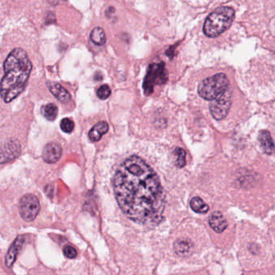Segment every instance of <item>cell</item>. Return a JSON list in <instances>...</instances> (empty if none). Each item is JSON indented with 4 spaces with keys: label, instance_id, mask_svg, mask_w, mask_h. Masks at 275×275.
I'll return each mask as SVG.
<instances>
[{
    "label": "cell",
    "instance_id": "cell-1",
    "mask_svg": "<svg viewBox=\"0 0 275 275\" xmlns=\"http://www.w3.org/2000/svg\"><path fill=\"white\" fill-rule=\"evenodd\" d=\"M117 202L129 219L136 223H159L165 207V195L154 169L138 156L121 163L115 173Z\"/></svg>",
    "mask_w": 275,
    "mask_h": 275
},
{
    "label": "cell",
    "instance_id": "cell-2",
    "mask_svg": "<svg viewBox=\"0 0 275 275\" xmlns=\"http://www.w3.org/2000/svg\"><path fill=\"white\" fill-rule=\"evenodd\" d=\"M33 65L27 53L20 48L12 50L4 61V75L0 83V95L10 103L25 89Z\"/></svg>",
    "mask_w": 275,
    "mask_h": 275
},
{
    "label": "cell",
    "instance_id": "cell-3",
    "mask_svg": "<svg viewBox=\"0 0 275 275\" xmlns=\"http://www.w3.org/2000/svg\"><path fill=\"white\" fill-rule=\"evenodd\" d=\"M235 17L233 7H220L207 17L204 24V33L211 38L217 37L230 28Z\"/></svg>",
    "mask_w": 275,
    "mask_h": 275
},
{
    "label": "cell",
    "instance_id": "cell-4",
    "mask_svg": "<svg viewBox=\"0 0 275 275\" xmlns=\"http://www.w3.org/2000/svg\"><path fill=\"white\" fill-rule=\"evenodd\" d=\"M229 81L223 73L206 78L199 85L198 93L202 99L212 101L229 89Z\"/></svg>",
    "mask_w": 275,
    "mask_h": 275
},
{
    "label": "cell",
    "instance_id": "cell-5",
    "mask_svg": "<svg viewBox=\"0 0 275 275\" xmlns=\"http://www.w3.org/2000/svg\"><path fill=\"white\" fill-rule=\"evenodd\" d=\"M168 80L164 64H152L149 66L143 83V89L147 95L152 94L155 85L163 84Z\"/></svg>",
    "mask_w": 275,
    "mask_h": 275
},
{
    "label": "cell",
    "instance_id": "cell-6",
    "mask_svg": "<svg viewBox=\"0 0 275 275\" xmlns=\"http://www.w3.org/2000/svg\"><path fill=\"white\" fill-rule=\"evenodd\" d=\"M232 90L228 89L222 95L212 100L209 109L211 115L215 120H222L226 117L232 104Z\"/></svg>",
    "mask_w": 275,
    "mask_h": 275
},
{
    "label": "cell",
    "instance_id": "cell-7",
    "mask_svg": "<svg viewBox=\"0 0 275 275\" xmlns=\"http://www.w3.org/2000/svg\"><path fill=\"white\" fill-rule=\"evenodd\" d=\"M40 209L39 200L37 197L33 194L23 195L19 201V214L25 221L31 222L34 220L37 217Z\"/></svg>",
    "mask_w": 275,
    "mask_h": 275
},
{
    "label": "cell",
    "instance_id": "cell-8",
    "mask_svg": "<svg viewBox=\"0 0 275 275\" xmlns=\"http://www.w3.org/2000/svg\"><path fill=\"white\" fill-rule=\"evenodd\" d=\"M20 153V146L18 141H7L0 148V164L9 163L18 157Z\"/></svg>",
    "mask_w": 275,
    "mask_h": 275
},
{
    "label": "cell",
    "instance_id": "cell-9",
    "mask_svg": "<svg viewBox=\"0 0 275 275\" xmlns=\"http://www.w3.org/2000/svg\"><path fill=\"white\" fill-rule=\"evenodd\" d=\"M62 154V149L60 145L55 142L47 144L43 150V159L49 164L58 162Z\"/></svg>",
    "mask_w": 275,
    "mask_h": 275
},
{
    "label": "cell",
    "instance_id": "cell-10",
    "mask_svg": "<svg viewBox=\"0 0 275 275\" xmlns=\"http://www.w3.org/2000/svg\"><path fill=\"white\" fill-rule=\"evenodd\" d=\"M208 223L212 230L217 233H223L228 227L226 220L220 212H215L211 214L208 218Z\"/></svg>",
    "mask_w": 275,
    "mask_h": 275
},
{
    "label": "cell",
    "instance_id": "cell-11",
    "mask_svg": "<svg viewBox=\"0 0 275 275\" xmlns=\"http://www.w3.org/2000/svg\"><path fill=\"white\" fill-rule=\"evenodd\" d=\"M23 242H24V238L23 236H19L15 240L12 246L10 247L9 250L7 252L6 258H5V264L8 268H11L12 265L14 264L15 261L17 259V254L19 253V249H21Z\"/></svg>",
    "mask_w": 275,
    "mask_h": 275
},
{
    "label": "cell",
    "instance_id": "cell-12",
    "mask_svg": "<svg viewBox=\"0 0 275 275\" xmlns=\"http://www.w3.org/2000/svg\"><path fill=\"white\" fill-rule=\"evenodd\" d=\"M258 141L264 153L268 155H271L275 153V143H274L273 139L271 137V133L268 131L262 130L259 132Z\"/></svg>",
    "mask_w": 275,
    "mask_h": 275
},
{
    "label": "cell",
    "instance_id": "cell-13",
    "mask_svg": "<svg viewBox=\"0 0 275 275\" xmlns=\"http://www.w3.org/2000/svg\"><path fill=\"white\" fill-rule=\"evenodd\" d=\"M47 86L49 87V91L59 101L64 104H66L71 99L70 94L61 85L56 83H48Z\"/></svg>",
    "mask_w": 275,
    "mask_h": 275
},
{
    "label": "cell",
    "instance_id": "cell-14",
    "mask_svg": "<svg viewBox=\"0 0 275 275\" xmlns=\"http://www.w3.org/2000/svg\"><path fill=\"white\" fill-rule=\"evenodd\" d=\"M174 250L178 256H190L193 251V243L188 239H179L174 244Z\"/></svg>",
    "mask_w": 275,
    "mask_h": 275
},
{
    "label": "cell",
    "instance_id": "cell-15",
    "mask_svg": "<svg viewBox=\"0 0 275 275\" xmlns=\"http://www.w3.org/2000/svg\"><path fill=\"white\" fill-rule=\"evenodd\" d=\"M109 131V125L105 121H101L96 124L89 132V138L92 142L100 141L103 135L107 133Z\"/></svg>",
    "mask_w": 275,
    "mask_h": 275
},
{
    "label": "cell",
    "instance_id": "cell-16",
    "mask_svg": "<svg viewBox=\"0 0 275 275\" xmlns=\"http://www.w3.org/2000/svg\"><path fill=\"white\" fill-rule=\"evenodd\" d=\"M190 207L196 213H207L209 210V207L206 204V202L201 198L194 197L190 201Z\"/></svg>",
    "mask_w": 275,
    "mask_h": 275
},
{
    "label": "cell",
    "instance_id": "cell-17",
    "mask_svg": "<svg viewBox=\"0 0 275 275\" xmlns=\"http://www.w3.org/2000/svg\"><path fill=\"white\" fill-rule=\"evenodd\" d=\"M90 39L92 42L94 43L97 45H105L106 39H105V33L103 28L100 27H96L92 30L90 33Z\"/></svg>",
    "mask_w": 275,
    "mask_h": 275
},
{
    "label": "cell",
    "instance_id": "cell-18",
    "mask_svg": "<svg viewBox=\"0 0 275 275\" xmlns=\"http://www.w3.org/2000/svg\"><path fill=\"white\" fill-rule=\"evenodd\" d=\"M41 113L47 120L53 121L57 116L58 109L54 104H48L41 108Z\"/></svg>",
    "mask_w": 275,
    "mask_h": 275
},
{
    "label": "cell",
    "instance_id": "cell-19",
    "mask_svg": "<svg viewBox=\"0 0 275 275\" xmlns=\"http://www.w3.org/2000/svg\"><path fill=\"white\" fill-rule=\"evenodd\" d=\"M175 158V165L178 168H183L186 165V152L182 148H176L174 151Z\"/></svg>",
    "mask_w": 275,
    "mask_h": 275
},
{
    "label": "cell",
    "instance_id": "cell-20",
    "mask_svg": "<svg viewBox=\"0 0 275 275\" xmlns=\"http://www.w3.org/2000/svg\"><path fill=\"white\" fill-rule=\"evenodd\" d=\"M97 94H98L99 99H102V100H105L110 96L111 90L108 85H103L102 87L98 88Z\"/></svg>",
    "mask_w": 275,
    "mask_h": 275
},
{
    "label": "cell",
    "instance_id": "cell-21",
    "mask_svg": "<svg viewBox=\"0 0 275 275\" xmlns=\"http://www.w3.org/2000/svg\"><path fill=\"white\" fill-rule=\"evenodd\" d=\"M61 128L63 132L66 133H70L74 129V123L69 118H65L61 120Z\"/></svg>",
    "mask_w": 275,
    "mask_h": 275
},
{
    "label": "cell",
    "instance_id": "cell-22",
    "mask_svg": "<svg viewBox=\"0 0 275 275\" xmlns=\"http://www.w3.org/2000/svg\"><path fill=\"white\" fill-rule=\"evenodd\" d=\"M63 253L65 256L69 259L75 258L77 256V251L76 249L72 246H70V245H67L64 248Z\"/></svg>",
    "mask_w": 275,
    "mask_h": 275
}]
</instances>
